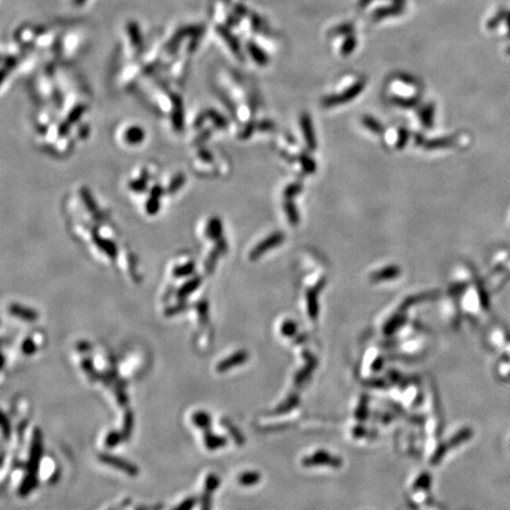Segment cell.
I'll list each match as a JSON object with an SVG mask.
<instances>
[{
    "instance_id": "1",
    "label": "cell",
    "mask_w": 510,
    "mask_h": 510,
    "mask_svg": "<svg viewBox=\"0 0 510 510\" xmlns=\"http://www.w3.org/2000/svg\"><path fill=\"white\" fill-rule=\"evenodd\" d=\"M363 89H364V82H358V83L354 84L352 88L347 89L344 93L339 94V96L327 97V98H325L323 100V103L325 106L340 105V104H343V103H346V102H349V100H352L353 98H356V97L358 96L360 93H362Z\"/></svg>"
},
{
    "instance_id": "2",
    "label": "cell",
    "mask_w": 510,
    "mask_h": 510,
    "mask_svg": "<svg viewBox=\"0 0 510 510\" xmlns=\"http://www.w3.org/2000/svg\"><path fill=\"white\" fill-rule=\"evenodd\" d=\"M283 240H285V235H282L281 233L272 234L270 237H267L266 240L261 241V242L259 243V245L256 246L255 248L252 250V252H250V254H249L250 260H258L260 256H262L264 253H266L267 250H270L272 248H274V247L279 246Z\"/></svg>"
},
{
    "instance_id": "3",
    "label": "cell",
    "mask_w": 510,
    "mask_h": 510,
    "mask_svg": "<svg viewBox=\"0 0 510 510\" xmlns=\"http://www.w3.org/2000/svg\"><path fill=\"white\" fill-rule=\"evenodd\" d=\"M99 458L102 462L108 464V465H111L114 466V468H117L120 470H124L127 474H129L131 476H135L137 475V472H139V469H137L134 464L127 462V461L122 460L120 457L110 456V455H100Z\"/></svg>"
},
{
    "instance_id": "4",
    "label": "cell",
    "mask_w": 510,
    "mask_h": 510,
    "mask_svg": "<svg viewBox=\"0 0 510 510\" xmlns=\"http://www.w3.org/2000/svg\"><path fill=\"white\" fill-rule=\"evenodd\" d=\"M163 194V188L160 185H155L150 191V196L145 204V210L149 215H156L160 210L161 196Z\"/></svg>"
},
{
    "instance_id": "5",
    "label": "cell",
    "mask_w": 510,
    "mask_h": 510,
    "mask_svg": "<svg viewBox=\"0 0 510 510\" xmlns=\"http://www.w3.org/2000/svg\"><path fill=\"white\" fill-rule=\"evenodd\" d=\"M216 242H218L216 243V247L210 252V254L206 260V265H204V270H206L207 273H212L214 268H215V265L219 260L220 255L227 250V242H226L224 239H220L216 241Z\"/></svg>"
},
{
    "instance_id": "6",
    "label": "cell",
    "mask_w": 510,
    "mask_h": 510,
    "mask_svg": "<svg viewBox=\"0 0 510 510\" xmlns=\"http://www.w3.org/2000/svg\"><path fill=\"white\" fill-rule=\"evenodd\" d=\"M8 311L12 316L19 318V319L25 320V322H35V320L38 319L39 314L36 312L32 308L23 306V305L19 304H12L8 307Z\"/></svg>"
},
{
    "instance_id": "7",
    "label": "cell",
    "mask_w": 510,
    "mask_h": 510,
    "mask_svg": "<svg viewBox=\"0 0 510 510\" xmlns=\"http://www.w3.org/2000/svg\"><path fill=\"white\" fill-rule=\"evenodd\" d=\"M93 241L97 245V247H98L102 252H104L109 258H116V255H117V247H116V245L112 241L103 239V237H100L97 233H93Z\"/></svg>"
},
{
    "instance_id": "8",
    "label": "cell",
    "mask_w": 510,
    "mask_h": 510,
    "mask_svg": "<svg viewBox=\"0 0 510 510\" xmlns=\"http://www.w3.org/2000/svg\"><path fill=\"white\" fill-rule=\"evenodd\" d=\"M222 232H224V228H222L221 220L216 216L210 219L208 225H207V236L209 239L218 241L222 239Z\"/></svg>"
},
{
    "instance_id": "9",
    "label": "cell",
    "mask_w": 510,
    "mask_h": 510,
    "mask_svg": "<svg viewBox=\"0 0 510 510\" xmlns=\"http://www.w3.org/2000/svg\"><path fill=\"white\" fill-rule=\"evenodd\" d=\"M145 137V133L142 128L139 127H131L125 131L124 134V139L127 141L128 144H139V143L143 142Z\"/></svg>"
},
{
    "instance_id": "10",
    "label": "cell",
    "mask_w": 510,
    "mask_h": 510,
    "mask_svg": "<svg viewBox=\"0 0 510 510\" xmlns=\"http://www.w3.org/2000/svg\"><path fill=\"white\" fill-rule=\"evenodd\" d=\"M201 282H202V279H201L200 277L191 278L189 281L185 282V285H183L181 288L179 289V292H177V297H179V299H185L187 297H189L191 293H194L198 288V287L201 286Z\"/></svg>"
},
{
    "instance_id": "11",
    "label": "cell",
    "mask_w": 510,
    "mask_h": 510,
    "mask_svg": "<svg viewBox=\"0 0 510 510\" xmlns=\"http://www.w3.org/2000/svg\"><path fill=\"white\" fill-rule=\"evenodd\" d=\"M173 125L177 131H181L183 129V106L181 98L174 99V109H173Z\"/></svg>"
},
{
    "instance_id": "12",
    "label": "cell",
    "mask_w": 510,
    "mask_h": 510,
    "mask_svg": "<svg viewBox=\"0 0 510 510\" xmlns=\"http://www.w3.org/2000/svg\"><path fill=\"white\" fill-rule=\"evenodd\" d=\"M301 125L302 129L305 131V139H306V141L308 143V146L312 149L316 148V137H314L313 134V127L312 123H311L310 117H308L307 115H304L301 117Z\"/></svg>"
},
{
    "instance_id": "13",
    "label": "cell",
    "mask_w": 510,
    "mask_h": 510,
    "mask_svg": "<svg viewBox=\"0 0 510 510\" xmlns=\"http://www.w3.org/2000/svg\"><path fill=\"white\" fill-rule=\"evenodd\" d=\"M399 268L398 267H387V268H384V270H381L379 272H377V273H374L373 276H372L371 279L373 280V281H378V280H386V279H392V278L397 277L399 274Z\"/></svg>"
},
{
    "instance_id": "14",
    "label": "cell",
    "mask_w": 510,
    "mask_h": 510,
    "mask_svg": "<svg viewBox=\"0 0 510 510\" xmlns=\"http://www.w3.org/2000/svg\"><path fill=\"white\" fill-rule=\"evenodd\" d=\"M195 272V262L189 261L187 264L177 266V267L174 268L173 274L175 278H185L191 276Z\"/></svg>"
},
{
    "instance_id": "15",
    "label": "cell",
    "mask_w": 510,
    "mask_h": 510,
    "mask_svg": "<svg viewBox=\"0 0 510 510\" xmlns=\"http://www.w3.org/2000/svg\"><path fill=\"white\" fill-rule=\"evenodd\" d=\"M243 360V354L242 353H237V354H234V356L229 357L228 359L224 360V362H221L220 364L218 365V371L219 372H224V371H227V370H229L232 368V366L234 365H237L240 364L241 362Z\"/></svg>"
},
{
    "instance_id": "16",
    "label": "cell",
    "mask_w": 510,
    "mask_h": 510,
    "mask_svg": "<svg viewBox=\"0 0 510 510\" xmlns=\"http://www.w3.org/2000/svg\"><path fill=\"white\" fill-rule=\"evenodd\" d=\"M82 198H83V202L85 206L88 207V209L93 213V216H98V208H97V204L94 202V200L91 196V193L89 191L88 188H82L81 190Z\"/></svg>"
},
{
    "instance_id": "17",
    "label": "cell",
    "mask_w": 510,
    "mask_h": 510,
    "mask_svg": "<svg viewBox=\"0 0 510 510\" xmlns=\"http://www.w3.org/2000/svg\"><path fill=\"white\" fill-rule=\"evenodd\" d=\"M146 185H148V175H146L145 172L143 173V175H141V177H139L137 180H134V181H131L129 183V188L133 191H136V193H143V191H145Z\"/></svg>"
},
{
    "instance_id": "18",
    "label": "cell",
    "mask_w": 510,
    "mask_h": 510,
    "mask_svg": "<svg viewBox=\"0 0 510 510\" xmlns=\"http://www.w3.org/2000/svg\"><path fill=\"white\" fill-rule=\"evenodd\" d=\"M185 174H182V173L177 174V175L172 180V182L169 183V185H168V189H167L168 193H169V194H175L176 191H179L180 189L183 187V185H185Z\"/></svg>"
},
{
    "instance_id": "19",
    "label": "cell",
    "mask_w": 510,
    "mask_h": 510,
    "mask_svg": "<svg viewBox=\"0 0 510 510\" xmlns=\"http://www.w3.org/2000/svg\"><path fill=\"white\" fill-rule=\"evenodd\" d=\"M85 110H87V106L85 105H83V104L77 105L71 112H70L68 116V120H66L65 122L70 125V127H71L73 123H76V122H78L79 120H81V117L83 116Z\"/></svg>"
},
{
    "instance_id": "20",
    "label": "cell",
    "mask_w": 510,
    "mask_h": 510,
    "mask_svg": "<svg viewBox=\"0 0 510 510\" xmlns=\"http://www.w3.org/2000/svg\"><path fill=\"white\" fill-rule=\"evenodd\" d=\"M193 420H194V423L196 424V426L202 427V429H207V427H209L210 417H209V415L206 414V412H203V411L196 412V414L194 415Z\"/></svg>"
},
{
    "instance_id": "21",
    "label": "cell",
    "mask_w": 510,
    "mask_h": 510,
    "mask_svg": "<svg viewBox=\"0 0 510 510\" xmlns=\"http://www.w3.org/2000/svg\"><path fill=\"white\" fill-rule=\"evenodd\" d=\"M206 445L210 450H214V449L224 447L225 439L218 437V436H213L209 433V435H206Z\"/></svg>"
},
{
    "instance_id": "22",
    "label": "cell",
    "mask_w": 510,
    "mask_h": 510,
    "mask_svg": "<svg viewBox=\"0 0 510 510\" xmlns=\"http://www.w3.org/2000/svg\"><path fill=\"white\" fill-rule=\"evenodd\" d=\"M363 122H364V125L366 128H369L370 130H372L375 134H380L383 131V127L379 124V122H377L374 118L370 117V116H365L363 118Z\"/></svg>"
},
{
    "instance_id": "23",
    "label": "cell",
    "mask_w": 510,
    "mask_h": 510,
    "mask_svg": "<svg viewBox=\"0 0 510 510\" xmlns=\"http://www.w3.org/2000/svg\"><path fill=\"white\" fill-rule=\"evenodd\" d=\"M207 116H208L210 120L214 122V124H215L218 128H221V129H224V128L227 127V122H226L225 117H224V116L220 115L219 112L214 111V110H210V111L207 112Z\"/></svg>"
},
{
    "instance_id": "24",
    "label": "cell",
    "mask_w": 510,
    "mask_h": 510,
    "mask_svg": "<svg viewBox=\"0 0 510 510\" xmlns=\"http://www.w3.org/2000/svg\"><path fill=\"white\" fill-rule=\"evenodd\" d=\"M286 213H287V215H288V219H289V221H291V224L297 225L299 221V215H298L297 209H295L294 204H293L292 202L286 203Z\"/></svg>"
},
{
    "instance_id": "25",
    "label": "cell",
    "mask_w": 510,
    "mask_h": 510,
    "mask_svg": "<svg viewBox=\"0 0 510 510\" xmlns=\"http://www.w3.org/2000/svg\"><path fill=\"white\" fill-rule=\"evenodd\" d=\"M249 51H250V53H252L253 58H254L255 62H258L259 64H265L266 62H267L266 54H264V52H261V51L258 48V46L252 45V46L249 47Z\"/></svg>"
},
{
    "instance_id": "26",
    "label": "cell",
    "mask_w": 510,
    "mask_h": 510,
    "mask_svg": "<svg viewBox=\"0 0 510 510\" xmlns=\"http://www.w3.org/2000/svg\"><path fill=\"white\" fill-rule=\"evenodd\" d=\"M432 117H433V108H432V105L426 106V108L424 109L423 112H422L423 124L426 125V127H430V125H431V122H432Z\"/></svg>"
},
{
    "instance_id": "27",
    "label": "cell",
    "mask_w": 510,
    "mask_h": 510,
    "mask_svg": "<svg viewBox=\"0 0 510 510\" xmlns=\"http://www.w3.org/2000/svg\"><path fill=\"white\" fill-rule=\"evenodd\" d=\"M120 441H121V436L118 435L117 432H111V433H109V436L106 437L105 442H106V445H108V447L112 448V447H116V445L120 443Z\"/></svg>"
},
{
    "instance_id": "28",
    "label": "cell",
    "mask_w": 510,
    "mask_h": 510,
    "mask_svg": "<svg viewBox=\"0 0 510 510\" xmlns=\"http://www.w3.org/2000/svg\"><path fill=\"white\" fill-rule=\"evenodd\" d=\"M449 144H450V139H435V141L427 142L426 143V148H429V149H431V148H439V146H447Z\"/></svg>"
},
{
    "instance_id": "29",
    "label": "cell",
    "mask_w": 510,
    "mask_h": 510,
    "mask_svg": "<svg viewBox=\"0 0 510 510\" xmlns=\"http://www.w3.org/2000/svg\"><path fill=\"white\" fill-rule=\"evenodd\" d=\"M36 349H37L36 345L31 340V339H26V340L24 341L23 352L25 354H32L33 352H36Z\"/></svg>"
},
{
    "instance_id": "30",
    "label": "cell",
    "mask_w": 510,
    "mask_h": 510,
    "mask_svg": "<svg viewBox=\"0 0 510 510\" xmlns=\"http://www.w3.org/2000/svg\"><path fill=\"white\" fill-rule=\"evenodd\" d=\"M198 311H200L201 319L203 320V323H207V319H208V305H207L206 301H202L201 304H198Z\"/></svg>"
},
{
    "instance_id": "31",
    "label": "cell",
    "mask_w": 510,
    "mask_h": 510,
    "mask_svg": "<svg viewBox=\"0 0 510 510\" xmlns=\"http://www.w3.org/2000/svg\"><path fill=\"white\" fill-rule=\"evenodd\" d=\"M354 46H356V41H354V39L352 38V37H351V38L347 39L346 43H345V44H344V46H343V53H344V54L351 53V52H352V51H353Z\"/></svg>"
},
{
    "instance_id": "32",
    "label": "cell",
    "mask_w": 510,
    "mask_h": 510,
    "mask_svg": "<svg viewBox=\"0 0 510 510\" xmlns=\"http://www.w3.org/2000/svg\"><path fill=\"white\" fill-rule=\"evenodd\" d=\"M299 191H300V185H289V187L286 189L285 195H286L287 198H292L295 194L299 193Z\"/></svg>"
},
{
    "instance_id": "33",
    "label": "cell",
    "mask_w": 510,
    "mask_h": 510,
    "mask_svg": "<svg viewBox=\"0 0 510 510\" xmlns=\"http://www.w3.org/2000/svg\"><path fill=\"white\" fill-rule=\"evenodd\" d=\"M193 506H194V499L185 500V502H183L180 507H177L175 510H190L191 508H193Z\"/></svg>"
},
{
    "instance_id": "34",
    "label": "cell",
    "mask_w": 510,
    "mask_h": 510,
    "mask_svg": "<svg viewBox=\"0 0 510 510\" xmlns=\"http://www.w3.org/2000/svg\"><path fill=\"white\" fill-rule=\"evenodd\" d=\"M408 141V131H404L402 130L401 133V139H399V144H398V148H403V145L405 144V142Z\"/></svg>"
},
{
    "instance_id": "35",
    "label": "cell",
    "mask_w": 510,
    "mask_h": 510,
    "mask_svg": "<svg viewBox=\"0 0 510 510\" xmlns=\"http://www.w3.org/2000/svg\"><path fill=\"white\" fill-rule=\"evenodd\" d=\"M200 157H202L206 162H212V160H213L212 154H209V152L206 150H202L200 152Z\"/></svg>"
}]
</instances>
